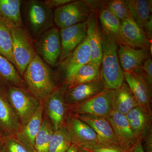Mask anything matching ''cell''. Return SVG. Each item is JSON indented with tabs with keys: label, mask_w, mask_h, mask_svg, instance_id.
<instances>
[{
	"label": "cell",
	"mask_w": 152,
	"mask_h": 152,
	"mask_svg": "<svg viewBox=\"0 0 152 152\" xmlns=\"http://www.w3.org/2000/svg\"><path fill=\"white\" fill-rule=\"evenodd\" d=\"M23 77L27 89L41 102L58 87L51 69L37 55L28 66Z\"/></svg>",
	"instance_id": "1"
},
{
	"label": "cell",
	"mask_w": 152,
	"mask_h": 152,
	"mask_svg": "<svg viewBox=\"0 0 152 152\" xmlns=\"http://www.w3.org/2000/svg\"><path fill=\"white\" fill-rule=\"evenodd\" d=\"M102 53L101 75L106 88L115 90L124 82V76L118 56V43L111 36L102 32Z\"/></svg>",
	"instance_id": "2"
},
{
	"label": "cell",
	"mask_w": 152,
	"mask_h": 152,
	"mask_svg": "<svg viewBox=\"0 0 152 152\" xmlns=\"http://www.w3.org/2000/svg\"><path fill=\"white\" fill-rule=\"evenodd\" d=\"M5 91L21 125L25 124L34 115L42 102L27 89L7 86Z\"/></svg>",
	"instance_id": "3"
},
{
	"label": "cell",
	"mask_w": 152,
	"mask_h": 152,
	"mask_svg": "<svg viewBox=\"0 0 152 152\" xmlns=\"http://www.w3.org/2000/svg\"><path fill=\"white\" fill-rule=\"evenodd\" d=\"M11 31L15 66L20 75L23 77L37 53L31 37L24 28H14L11 29Z\"/></svg>",
	"instance_id": "4"
},
{
	"label": "cell",
	"mask_w": 152,
	"mask_h": 152,
	"mask_svg": "<svg viewBox=\"0 0 152 152\" xmlns=\"http://www.w3.org/2000/svg\"><path fill=\"white\" fill-rule=\"evenodd\" d=\"M114 90L105 88L102 92L87 100L68 105L70 115L89 114L107 118L113 111Z\"/></svg>",
	"instance_id": "5"
},
{
	"label": "cell",
	"mask_w": 152,
	"mask_h": 152,
	"mask_svg": "<svg viewBox=\"0 0 152 152\" xmlns=\"http://www.w3.org/2000/svg\"><path fill=\"white\" fill-rule=\"evenodd\" d=\"M65 126L71 142L79 148L89 150L103 145L92 128L73 115L69 114Z\"/></svg>",
	"instance_id": "6"
},
{
	"label": "cell",
	"mask_w": 152,
	"mask_h": 152,
	"mask_svg": "<svg viewBox=\"0 0 152 152\" xmlns=\"http://www.w3.org/2000/svg\"><path fill=\"white\" fill-rule=\"evenodd\" d=\"M91 12L86 1H73L56 9L53 21L61 29L65 28L86 21Z\"/></svg>",
	"instance_id": "7"
},
{
	"label": "cell",
	"mask_w": 152,
	"mask_h": 152,
	"mask_svg": "<svg viewBox=\"0 0 152 152\" xmlns=\"http://www.w3.org/2000/svg\"><path fill=\"white\" fill-rule=\"evenodd\" d=\"M43 102V117L50 121L54 130L66 125L69 115L62 87H57Z\"/></svg>",
	"instance_id": "8"
},
{
	"label": "cell",
	"mask_w": 152,
	"mask_h": 152,
	"mask_svg": "<svg viewBox=\"0 0 152 152\" xmlns=\"http://www.w3.org/2000/svg\"><path fill=\"white\" fill-rule=\"evenodd\" d=\"M26 8L28 21L34 35L40 36L51 28L53 24V13L44 2L28 1Z\"/></svg>",
	"instance_id": "9"
},
{
	"label": "cell",
	"mask_w": 152,
	"mask_h": 152,
	"mask_svg": "<svg viewBox=\"0 0 152 152\" xmlns=\"http://www.w3.org/2000/svg\"><path fill=\"white\" fill-rule=\"evenodd\" d=\"M35 49L37 54L47 64L58 65L61 54L59 31L52 27L39 36L36 42Z\"/></svg>",
	"instance_id": "10"
},
{
	"label": "cell",
	"mask_w": 152,
	"mask_h": 152,
	"mask_svg": "<svg viewBox=\"0 0 152 152\" xmlns=\"http://www.w3.org/2000/svg\"><path fill=\"white\" fill-rule=\"evenodd\" d=\"M124 79L135 98L139 107L152 116V87L144 75L124 72Z\"/></svg>",
	"instance_id": "11"
},
{
	"label": "cell",
	"mask_w": 152,
	"mask_h": 152,
	"mask_svg": "<svg viewBox=\"0 0 152 152\" xmlns=\"http://www.w3.org/2000/svg\"><path fill=\"white\" fill-rule=\"evenodd\" d=\"M119 46L118 56L123 72L144 75L142 66L145 61L151 56L149 50L128 45Z\"/></svg>",
	"instance_id": "12"
},
{
	"label": "cell",
	"mask_w": 152,
	"mask_h": 152,
	"mask_svg": "<svg viewBox=\"0 0 152 152\" xmlns=\"http://www.w3.org/2000/svg\"><path fill=\"white\" fill-rule=\"evenodd\" d=\"M91 52L86 38L58 64V72L63 81L75 72L82 66L91 62Z\"/></svg>",
	"instance_id": "13"
},
{
	"label": "cell",
	"mask_w": 152,
	"mask_h": 152,
	"mask_svg": "<svg viewBox=\"0 0 152 152\" xmlns=\"http://www.w3.org/2000/svg\"><path fill=\"white\" fill-rule=\"evenodd\" d=\"M107 118L111 125L119 146L125 152L130 149L138 141L126 115L113 111Z\"/></svg>",
	"instance_id": "14"
},
{
	"label": "cell",
	"mask_w": 152,
	"mask_h": 152,
	"mask_svg": "<svg viewBox=\"0 0 152 152\" xmlns=\"http://www.w3.org/2000/svg\"><path fill=\"white\" fill-rule=\"evenodd\" d=\"M86 21L60 30L61 54L58 64L70 54L86 39Z\"/></svg>",
	"instance_id": "15"
},
{
	"label": "cell",
	"mask_w": 152,
	"mask_h": 152,
	"mask_svg": "<svg viewBox=\"0 0 152 152\" xmlns=\"http://www.w3.org/2000/svg\"><path fill=\"white\" fill-rule=\"evenodd\" d=\"M106 88L102 75L94 81L87 82L64 90L65 100L68 105L80 103L99 94Z\"/></svg>",
	"instance_id": "16"
},
{
	"label": "cell",
	"mask_w": 152,
	"mask_h": 152,
	"mask_svg": "<svg viewBox=\"0 0 152 152\" xmlns=\"http://www.w3.org/2000/svg\"><path fill=\"white\" fill-rule=\"evenodd\" d=\"M98 12L91 11L86 20V39L91 52V63L100 66L102 53V37L98 20Z\"/></svg>",
	"instance_id": "17"
},
{
	"label": "cell",
	"mask_w": 152,
	"mask_h": 152,
	"mask_svg": "<svg viewBox=\"0 0 152 152\" xmlns=\"http://www.w3.org/2000/svg\"><path fill=\"white\" fill-rule=\"evenodd\" d=\"M72 115L92 128L99 138L103 145H119L113 128L107 118L89 114Z\"/></svg>",
	"instance_id": "18"
},
{
	"label": "cell",
	"mask_w": 152,
	"mask_h": 152,
	"mask_svg": "<svg viewBox=\"0 0 152 152\" xmlns=\"http://www.w3.org/2000/svg\"><path fill=\"white\" fill-rule=\"evenodd\" d=\"M21 126L8 100L5 89L0 87V132L4 136H15Z\"/></svg>",
	"instance_id": "19"
},
{
	"label": "cell",
	"mask_w": 152,
	"mask_h": 152,
	"mask_svg": "<svg viewBox=\"0 0 152 152\" xmlns=\"http://www.w3.org/2000/svg\"><path fill=\"white\" fill-rule=\"evenodd\" d=\"M43 119V102H42L39 107L34 115L23 125L16 133L15 137L31 152H34L35 139L40 128Z\"/></svg>",
	"instance_id": "20"
},
{
	"label": "cell",
	"mask_w": 152,
	"mask_h": 152,
	"mask_svg": "<svg viewBox=\"0 0 152 152\" xmlns=\"http://www.w3.org/2000/svg\"><path fill=\"white\" fill-rule=\"evenodd\" d=\"M121 24L123 36L129 46L137 48L149 50L152 45V41L134 20L122 21Z\"/></svg>",
	"instance_id": "21"
},
{
	"label": "cell",
	"mask_w": 152,
	"mask_h": 152,
	"mask_svg": "<svg viewBox=\"0 0 152 152\" xmlns=\"http://www.w3.org/2000/svg\"><path fill=\"white\" fill-rule=\"evenodd\" d=\"M126 116L137 140L142 142L147 134L152 130V116L139 106Z\"/></svg>",
	"instance_id": "22"
},
{
	"label": "cell",
	"mask_w": 152,
	"mask_h": 152,
	"mask_svg": "<svg viewBox=\"0 0 152 152\" xmlns=\"http://www.w3.org/2000/svg\"><path fill=\"white\" fill-rule=\"evenodd\" d=\"M21 3L20 0H0V21L10 29L24 28Z\"/></svg>",
	"instance_id": "23"
},
{
	"label": "cell",
	"mask_w": 152,
	"mask_h": 152,
	"mask_svg": "<svg viewBox=\"0 0 152 152\" xmlns=\"http://www.w3.org/2000/svg\"><path fill=\"white\" fill-rule=\"evenodd\" d=\"M98 12L103 32L113 38L119 45L129 46L122 32L121 21L106 8L105 6Z\"/></svg>",
	"instance_id": "24"
},
{
	"label": "cell",
	"mask_w": 152,
	"mask_h": 152,
	"mask_svg": "<svg viewBox=\"0 0 152 152\" xmlns=\"http://www.w3.org/2000/svg\"><path fill=\"white\" fill-rule=\"evenodd\" d=\"M101 77L100 66L89 63L82 66L63 82L64 90L81 84L96 80Z\"/></svg>",
	"instance_id": "25"
},
{
	"label": "cell",
	"mask_w": 152,
	"mask_h": 152,
	"mask_svg": "<svg viewBox=\"0 0 152 152\" xmlns=\"http://www.w3.org/2000/svg\"><path fill=\"white\" fill-rule=\"evenodd\" d=\"M138 106L135 98L124 81L119 88L114 90L113 98L114 111L126 115Z\"/></svg>",
	"instance_id": "26"
},
{
	"label": "cell",
	"mask_w": 152,
	"mask_h": 152,
	"mask_svg": "<svg viewBox=\"0 0 152 152\" xmlns=\"http://www.w3.org/2000/svg\"><path fill=\"white\" fill-rule=\"evenodd\" d=\"M0 80L7 86L27 89L24 80L15 66L0 54Z\"/></svg>",
	"instance_id": "27"
},
{
	"label": "cell",
	"mask_w": 152,
	"mask_h": 152,
	"mask_svg": "<svg viewBox=\"0 0 152 152\" xmlns=\"http://www.w3.org/2000/svg\"><path fill=\"white\" fill-rule=\"evenodd\" d=\"M135 22L143 29L144 25L152 15L151 0H126Z\"/></svg>",
	"instance_id": "28"
},
{
	"label": "cell",
	"mask_w": 152,
	"mask_h": 152,
	"mask_svg": "<svg viewBox=\"0 0 152 152\" xmlns=\"http://www.w3.org/2000/svg\"><path fill=\"white\" fill-rule=\"evenodd\" d=\"M54 131L50 121L43 117L35 139L34 152H48L49 144Z\"/></svg>",
	"instance_id": "29"
},
{
	"label": "cell",
	"mask_w": 152,
	"mask_h": 152,
	"mask_svg": "<svg viewBox=\"0 0 152 152\" xmlns=\"http://www.w3.org/2000/svg\"><path fill=\"white\" fill-rule=\"evenodd\" d=\"M72 144L65 125L54 132L49 144L48 152H66Z\"/></svg>",
	"instance_id": "30"
},
{
	"label": "cell",
	"mask_w": 152,
	"mask_h": 152,
	"mask_svg": "<svg viewBox=\"0 0 152 152\" xmlns=\"http://www.w3.org/2000/svg\"><path fill=\"white\" fill-rule=\"evenodd\" d=\"M0 54L15 66L11 29L0 21Z\"/></svg>",
	"instance_id": "31"
},
{
	"label": "cell",
	"mask_w": 152,
	"mask_h": 152,
	"mask_svg": "<svg viewBox=\"0 0 152 152\" xmlns=\"http://www.w3.org/2000/svg\"><path fill=\"white\" fill-rule=\"evenodd\" d=\"M105 7L121 21L126 20H134L125 1L113 0L109 1L106 2Z\"/></svg>",
	"instance_id": "32"
},
{
	"label": "cell",
	"mask_w": 152,
	"mask_h": 152,
	"mask_svg": "<svg viewBox=\"0 0 152 152\" xmlns=\"http://www.w3.org/2000/svg\"><path fill=\"white\" fill-rule=\"evenodd\" d=\"M1 152H31L14 136H3L1 139Z\"/></svg>",
	"instance_id": "33"
},
{
	"label": "cell",
	"mask_w": 152,
	"mask_h": 152,
	"mask_svg": "<svg viewBox=\"0 0 152 152\" xmlns=\"http://www.w3.org/2000/svg\"><path fill=\"white\" fill-rule=\"evenodd\" d=\"M87 151L90 152H126L117 145L99 146Z\"/></svg>",
	"instance_id": "34"
},
{
	"label": "cell",
	"mask_w": 152,
	"mask_h": 152,
	"mask_svg": "<svg viewBox=\"0 0 152 152\" xmlns=\"http://www.w3.org/2000/svg\"><path fill=\"white\" fill-rule=\"evenodd\" d=\"M142 70L147 82L151 87L152 86V60L151 58L145 61L142 66Z\"/></svg>",
	"instance_id": "35"
},
{
	"label": "cell",
	"mask_w": 152,
	"mask_h": 152,
	"mask_svg": "<svg viewBox=\"0 0 152 152\" xmlns=\"http://www.w3.org/2000/svg\"><path fill=\"white\" fill-rule=\"evenodd\" d=\"M72 1V0H46L44 2L47 7L52 9L53 8L59 7Z\"/></svg>",
	"instance_id": "36"
},
{
	"label": "cell",
	"mask_w": 152,
	"mask_h": 152,
	"mask_svg": "<svg viewBox=\"0 0 152 152\" xmlns=\"http://www.w3.org/2000/svg\"><path fill=\"white\" fill-rule=\"evenodd\" d=\"M144 142L142 145L145 152H152V130L150 131L145 137L142 143Z\"/></svg>",
	"instance_id": "37"
},
{
	"label": "cell",
	"mask_w": 152,
	"mask_h": 152,
	"mask_svg": "<svg viewBox=\"0 0 152 152\" xmlns=\"http://www.w3.org/2000/svg\"><path fill=\"white\" fill-rule=\"evenodd\" d=\"M144 32L145 33L147 37L152 41V16L144 25L143 28Z\"/></svg>",
	"instance_id": "38"
},
{
	"label": "cell",
	"mask_w": 152,
	"mask_h": 152,
	"mask_svg": "<svg viewBox=\"0 0 152 152\" xmlns=\"http://www.w3.org/2000/svg\"><path fill=\"white\" fill-rule=\"evenodd\" d=\"M126 152H145L142 147L141 141H138L137 143L131 148L130 149Z\"/></svg>",
	"instance_id": "39"
},
{
	"label": "cell",
	"mask_w": 152,
	"mask_h": 152,
	"mask_svg": "<svg viewBox=\"0 0 152 152\" xmlns=\"http://www.w3.org/2000/svg\"><path fill=\"white\" fill-rule=\"evenodd\" d=\"M66 152H78L77 146L76 145L74 144H72V145L71 146Z\"/></svg>",
	"instance_id": "40"
},
{
	"label": "cell",
	"mask_w": 152,
	"mask_h": 152,
	"mask_svg": "<svg viewBox=\"0 0 152 152\" xmlns=\"http://www.w3.org/2000/svg\"><path fill=\"white\" fill-rule=\"evenodd\" d=\"M78 152H90L87 150L83 149L78 147Z\"/></svg>",
	"instance_id": "41"
},
{
	"label": "cell",
	"mask_w": 152,
	"mask_h": 152,
	"mask_svg": "<svg viewBox=\"0 0 152 152\" xmlns=\"http://www.w3.org/2000/svg\"><path fill=\"white\" fill-rule=\"evenodd\" d=\"M2 137H0V152H1V139Z\"/></svg>",
	"instance_id": "42"
},
{
	"label": "cell",
	"mask_w": 152,
	"mask_h": 152,
	"mask_svg": "<svg viewBox=\"0 0 152 152\" xmlns=\"http://www.w3.org/2000/svg\"><path fill=\"white\" fill-rule=\"evenodd\" d=\"M3 136H4V135H3L2 134V133H1V132H0V137H3Z\"/></svg>",
	"instance_id": "43"
}]
</instances>
